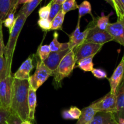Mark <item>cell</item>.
I'll return each mask as SVG.
<instances>
[{
  "label": "cell",
  "mask_w": 124,
  "mask_h": 124,
  "mask_svg": "<svg viewBox=\"0 0 124 124\" xmlns=\"http://www.w3.org/2000/svg\"><path fill=\"white\" fill-rule=\"evenodd\" d=\"M27 18L24 14L18 13V15L16 17V21L14 25L12 27V30L9 31V38H8L7 45L5 46L4 56L7 62L8 69L10 70L11 67H12L13 53L15 49L16 45L17 40H18L19 33L25 24Z\"/></svg>",
  "instance_id": "cell-2"
},
{
  "label": "cell",
  "mask_w": 124,
  "mask_h": 124,
  "mask_svg": "<svg viewBox=\"0 0 124 124\" xmlns=\"http://www.w3.org/2000/svg\"><path fill=\"white\" fill-rule=\"evenodd\" d=\"M96 111L91 106L84 108L81 110V115L76 124H89L95 116Z\"/></svg>",
  "instance_id": "cell-18"
},
{
  "label": "cell",
  "mask_w": 124,
  "mask_h": 124,
  "mask_svg": "<svg viewBox=\"0 0 124 124\" xmlns=\"http://www.w3.org/2000/svg\"><path fill=\"white\" fill-rule=\"evenodd\" d=\"M12 75V71L8 69L4 56L0 55V81Z\"/></svg>",
  "instance_id": "cell-24"
},
{
  "label": "cell",
  "mask_w": 124,
  "mask_h": 124,
  "mask_svg": "<svg viewBox=\"0 0 124 124\" xmlns=\"http://www.w3.org/2000/svg\"><path fill=\"white\" fill-rule=\"evenodd\" d=\"M124 77V53L121 62L110 78H108L110 85V93L116 94V90Z\"/></svg>",
  "instance_id": "cell-12"
},
{
  "label": "cell",
  "mask_w": 124,
  "mask_h": 124,
  "mask_svg": "<svg viewBox=\"0 0 124 124\" xmlns=\"http://www.w3.org/2000/svg\"><path fill=\"white\" fill-rule=\"evenodd\" d=\"M102 47L103 45L96 44L90 42H84L81 46L73 50L76 64L84 58L92 56H94L101 50Z\"/></svg>",
  "instance_id": "cell-8"
},
{
  "label": "cell",
  "mask_w": 124,
  "mask_h": 124,
  "mask_svg": "<svg viewBox=\"0 0 124 124\" xmlns=\"http://www.w3.org/2000/svg\"><path fill=\"white\" fill-rule=\"evenodd\" d=\"M96 112H110L115 114L116 112V96L109 92L101 99L90 104Z\"/></svg>",
  "instance_id": "cell-5"
},
{
  "label": "cell",
  "mask_w": 124,
  "mask_h": 124,
  "mask_svg": "<svg viewBox=\"0 0 124 124\" xmlns=\"http://www.w3.org/2000/svg\"><path fill=\"white\" fill-rule=\"evenodd\" d=\"M80 20L81 19L78 18L76 29L71 33L69 38L70 39L68 43L69 44V48L71 50H75L85 42L87 35L91 29L90 25L88 24L86 29L83 31H80Z\"/></svg>",
  "instance_id": "cell-9"
},
{
  "label": "cell",
  "mask_w": 124,
  "mask_h": 124,
  "mask_svg": "<svg viewBox=\"0 0 124 124\" xmlns=\"http://www.w3.org/2000/svg\"><path fill=\"white\" fill-rule=\"evenodd\" d=\"M0 32H1V35H0V55H4V49L5 46L3 43V39H2V25H0Z\"/></svg>",
  "instance_id": "cell-37"
},
{
  "label": "cell",
  "mask_w": 124,
  "mask_h": 124,
  "mask_svg": "<svg viewBox=\"0 0 124 124\" xmlns=\"http://www.w3.org/2000/svg\"><path fill=\"white\" fill-rule=\"evenodd\" d=\"M37 53L39 59L41 61L44 62L48 58L50 53H51V50L49 46H48V45H44V46H40L38 48V49Z\"/></svg>",
  "instance_id": "cell-27"
},
{
  "label": "cell",
  "mask_w": 124,
  "mask_h": 124,
  "mask_svg": "<svg viewBox=\"0 0 124 124\" xmlns=\"http://www.w3.org/2000/svg\"><path fill=\"white\" fill-rule=\"evenodd\" d=\"M107 2L110 4V6L113 8L114 10H115V4H114V2L113 0H105Z\"/></svg>",
  "instance_id": "cell-39"
},
{
  "label": "cell",
  "mask_w": 124,
  "mask_h": 124,
  "mask_svg": "<svg viewBox=\"0 0 124 124\" xmlns=\"http://www.w3.org/2000/svg\"><path fill=\"white\" fill-rule=\"evenodd\" d=\"M30 87L29 79H13L10 111L23 121L29 120L28 95Z\"/></svg>",
  "instance_id": "cell-1"
},
{
  "label": "cell",
  "mask_w": 124,
  "mask_h": 124,
  "mask_svg": "<svg viewBox=\"0 0 124 124\" xmlns=\"http://www.w3.org/2000/svg\"><path fill=\"white\" fill-rule=\"evenodd\" d=\"M78 8L76 0H65L62 4V10L66 14L69 12Z\"/></svg>",
  "instance_id": "cell-28"
},
{
  "label": "cell",
  "mask_w": 124,
  "mask_h": 124,
  "mask_svg": "<svg viewBox=\"0 0 124 124\" xmlns=\"http://www.w3.org/2000/svg\"><path fill=\"white\" fill-rule=\"evenodd\" d=\"M16 11V9H14L13 11H12V12L7 15V16L6 17L5 20L4 21L3 24H2L4 25V26L6 27L8 29L9 31L12 30V27H13L15 23L16 18L15 15Z\"/></svg>",
  "instance_id": "cell-29"
},
{
  "label": "cell",
  "mask_w": 124,
  "mask_h": 124,
  "mask_svg": "<svg viewBox=\"0 0 124 124\" xmlns=\"http://www.w3.org/2000/svg\"><path fill=\"white\" fill-rule=\"evenodd\" d=\"M71 50L69 48V46H68L58 52H51L48 58L44 61V63L53 72L56 70L64 57Z\"/></svg>",
  "instance_id": "cell-11"
},
{
  "label": "cell",
  "mask_w": 124,
  "mask_h": 124,
  "mask_svg": "<svg viewBox=\"0 0 124 124\" xmlns=\"http://www.w3.org/2000/svg\"><path fill=\"white\" fill-rule=\"evenodd\" d=\"M93 58L94 56H92L82 59L77 62V67L84 71H92L94 69V64L93 62Z\"/></svg>",
  "instance_id": "cell-21"
},
{
  "label": "cell",
  "mask_w": 124,
  "mask_h": 124,
  "mask_svg": "<svg viewBox=\"0 0 124 124\" xmlns=\"http://www.w3.org/2000/svg\"><path fill=\"white\" fill-rule=\"evenodd\" d=\"M58 36H59V35H58V32L55 31L53 34V41L50 42L49 45L51 52H58V51L62 49L64 47L69 46L68 42H65V43H61V42H59L58 41Z\"/></svg>",
  "instance_id": "cell-25"
},
{
  "label": "cell",
  "mask_w": 124,
  "mask_h": 124,
  "mask_svg": "<svg viewBox=\"0 0 124 124\" xmlns=\"http://www.w3.org/2000/svg\"><path fill=\"white\" fill-rule=\"evenodd\" d=\"M91 72L94 77L99 79L107 78V74L106 71L101 69H93Z\"/></svg>",
  "instance_id": "cell-34"
},
{
  "label": "cell",
  "mask_w": 124,
  "mask_h": 124,
  "mask_svg": "<svg viewBox=\"0 0 124 124\" xmlns=\"http://www.w3.org/2000/svg\"><path fill=\"white\" fill-rule=\"evenodd\" d=\"M89 124H118V122L113 113L97 112Z\"/></svg>",
  "instance_id": "cell-16"
},
{
  "label": "cell",
  "mask_w": 124,
  "mask_h": 124,
  "mask_svg": "<svg viewBox=\"0 0 124 124\" xmlns=\"http://www.w3.org/2000/svg\"><path fill=\"white\" fill-rule=\"evenodd\" d=\"M33 68V59L32 58L29 57L21 64L20 67L13 75V78L19 80L29 79L30 76V72Z\"/></svg>",
  "instance_id": "cell-14"
},
{
  "label": "cell",
  "mask_w": 124,
  "mask_h": 124,
  "mask_svg": "<svg viewBox=\"0 0 124 124\" xmlns=\"http://www.w3.org/2000/svg\"><path fill=\"white\" fill-rule=\"evenodd\" d=\"M118 124H124V119L122 118H118L117 119Z\"/></svg>",
  "instance_id": "cell-41"
},
{
  "label": "cell",
  "mask_w": 124,
  "mask_h": 124,
  "mask_svg": "<svg viewBox=\"0 0 124 124\" xmlns=\"http://www.w3.org/2000/svg\"><path fill=\"white\" fill-rule=\"evenodd\" d=\"M81 115V110L76 107H71L69 110H64L62 113V116L64 119H79Z\"/></svg>",
  "instance_id": "cell-20"
},
{
  "label": "cell",
  "mask_w": 124,
  "mask_h": 124,
  "mask_svg": "<svg viewBox=\"0 0 124 124\" xmlns=\"http://www.w3.org/2000/svg\"><path fill=\"white\" fill-rule=\"evenodd\" d=\"M13 75L0 81V106L10 110L13 88Z\"/></svg>",
  "instance_id": "cell-6"
},
{
  "label": "cell",
  "mask_w": 124,
  "mask_h": 124,
  "mask_svg": "<svg viewBox=\"0 0 124 124\" xmlns=\"http://www.w3.org/2000/svg\"><path fill=\"white\" fill-rule=\"evenodd\" d=\"M31 0H18V4H17V6H18L20 4H25L29 2L30 1H31Z\"/></svg>",
  "instance_id": "cell-38"
},
{
  "label": "cell",
  "mask_w": 124,
  "mask_h": 124,
  "mask_svg": "<svg viewBox=\"0 0 124 124\" xmlns=\"http://www.w3.org/2000/svg\"><path fill=\"white\" fill-rule=\"evenodd\" d=\"M52 4V2L51 1L48 4L39 8L38 12L39 19H48Z\"/></svg>",
  "instance_id": "cell-30"
},
{
  "label": "cell",
  "mask_w": 124,
  "mask_h": 124,
  "mask_svg": "<svg viewBox=\"0 0 124 124\" xmlns=\"http://www.w3.org/2000/svg\"><path fill=\"white\" fill-rule=\"evenodd\" d=\"M75 65V53L73 50H71L64 57L56 70L52 72V76L54 78V83L57 88L61 86L62 81L64 78L71 75Z\"/></svg>",
  "instance_id": "cell-3"
},
{
  "label": "cell",
  "mask_w": 124,
  "mask_h": 124,
  "mask_svg": "<svg viewBox=\"0 0 124 124\" xmlns=\"http://www.w3.org/2000/svg\"><path fill=\"white\" fill-rule=\"evenodd\" d=\"M117 18L124 16V0H117V11H116Z\"/></svg>",
  "instance_id": "cell-35"
},
{
  "label": "cell",
  "mask_w": 124,
  "mask_h": 124,
  "mask_svg": "<svg viewBox=\"0 0 124 124\" xmlns=\"http://www.w3.org/2000/svg\"><path fill=\"white\" fill-rule=\"evenodd\" d=\"M88 24L90 25L91 29L84 42H90L104 46L107 42L113 41V38L107 30H100L95 26L93 20Z\"/></svg>",
  "instance_id": "cell-7"
},
{
  "label": "cell",
  "mask_w": 124,
  "mask_h": 124,
  "mask_svg": "<svg viewBox=\"0 0 124 124\" xmlns=\"http://www.w3.org/2000/svg\"><path fill=\"white\" fill-rule=\"evenodd\" d=\"M116 112L115 114L116 119H124V77L118 86L116 92Z\"/></svg>",
  "instance_id": "cell-13"
},
{
  "label": "cell",
  "mask_w": 124,
  "mask_h": 124,
  "mask_svg": "<svg viewBox=\"0 0 124 124\" xmlns=\"http://www.w3.org/2000/svg\"><path fill=\"white\" fill-rule=\"evenodd\" d=\"M114 2V4H115V12H116L117 11V0H113Z\"/></svg>",
  "instance_id": "cell-43"
},
{
  "label": "cell",
  "mask_w": 124,
  "mask_h": 124,
  "mask_svg": "<svg viewBox=\"0 0 124 124\" xmlns=\"http://www.w3.org/2000/svg\"><path fill=\"white\" fill-rule=\"evenodd\" d=\"M11 113L10 110L0 106V124H7Z\"/></svg>",
  "instance_id": "cell-32"
},
{
  "label": "cell",
  "mask_w": 124,
  "mask_h": 124,
  "mask_svg": "<svg viewBox=\"0 0 124 124\" xmlns=\"http://www.w3.org/2000/svg\"><path fill=\"white\" fill-rule=\"evenodd\" d=\"M22 124H32L31 122L30 121H25L22 122Z\"/></svg>",
  "instance_id": "cell-42"
},
{
  "label": "cell",
  "mask_w": 124,
  "mask_h": 124,
  "mask_svg": "<svg viewBox=\"0 0 124 124\" xmlns=\"http://www.w3.org/2000/svg\"><path fill=\"white\" fill-rule=\"evenodd\" d=\"M42 1V0H31L29 2L23 4L18 13H23L28 18Z\"/></svg>",
  "instance_id": "cell-19"
},
{
  "label": "cell",
  "mask_w": 124,
  "mask_h": 124,
  "mask_svg": "<svg viewBox=\"0 0 124 124\" xmlns=\"http://www.w3.org/2000/svg\"><path fill=\"white\" fill-rule=\"evenodd\" d=\"M111 15V14H109L107 16L102 15L101 16L95 18L93 17V20L95 26L100 30H106L108 25L110 24L109 18H110Z\"/></svg>",
  "instance_id": "cell-22"
},
{
  "label": "cell",
  "mask_w": 124,
  "mask_h": 124,
  "mask_svg": "<svg viewBox=\"0 0 124 124\" xmlns=\"http://www.w3.org/2000/svg\"><path fill=\"white\" fill-rule=\"evenodd\" d=\"M38 24L43 31H47L51 30L52 22L48 19H39L38 21Z\"/></svg>",
  "instance_id": "cell-33"
},
{
  "label": "cell",
  "mask_w": 124,
  "mask_h": 124,
  "mask_svg": "<svg viewBox=\"0 0 124 124\" xmlns=\"http://www.w3.org/2000/svg\"><path fill=\"white\" fill-rule=\"evenodd\" d=\"M18 0H0V25L8 14L14 9H17Z\"/></svg>",
  "instance_id": "cell-15"
},
{
  "label": "cell",
  "mask_w": 124,
  "mask_h": 124,
  "mask_svg": "<svg viewBox=\"0 0 124 124\" xmlns=\"http://www.w3.org/2000/svg\"><path fill=\"white\" fill-rule=\"evenodd\" d=\"M37 98L36 91L34 90L30 86L28 95V107H29V120L33 121L35 119V114L36 110Z\"/></svg>",
  "instance_id": "cell-17"
},
{
  "label": "cell",
  "mask_w": 124,
  "mask_h": 124,
  "mask_svg": "<svg viewBox=\"0 0 124 124\" xmlns=\"http://www.w3.org/2000/svg\"><path fill=\"white\" fill-rule=\"evenodd\" d=\"M61 10H62V5L57 3H53L52 2V4L50 8V14L48 18V20L52 22L53 18L57 15V14L59 13V12Z\"/></svg>",
  "instance_id": "cell-31"
},
{
  "label": "cell",
  "mask_w": 124,
  "mask_h": 124,
  "mask_svg": "<svg viewBox=\"0 0 124 124\" xmlns=\"http://www.w3.org/2000/svg\"><path fill=\"white\" fill-rule=\"evenodd\" d=\"M52 75V71L45 65L44 62L39 59L36 62L35 73L30 76L29 79L30 86L36 92Z\"/></svg>",
  "instance_id": "cell-4"
},
{
  "label": "cell",
  "mask_w": 124,
  "mask_h": 124,
  "mask_svg": "<svg viewBox=\"0 0 124 124\" xmlns=\"http://www.w3.org/2000/svg\"><path fill=\"white\" fill-rule=\"evenodd\" d=\"M106 30L111 35L114 41L124 47V16L117 18L115 23H110Z\"/></svg>",
  "instance_id": "cell-10"
},
{
  "label": "cell",
  "mask_w": 124,
  "mask_h": 124,
  "mask_svg": "<svg viewBox=\"0 0 124 124\" xmlns=\"http://www.w3.org/2000/svg\"><path fill=\"white\" fill-rule=\"evenodd\" d=\"M22 122L23 121L18 116L11 114L8 119L7 124H22Z\"/></svg>",
  "instance_id": "cell-36"
},
{
  "label": "cell",
  "mask_w": 124,
  "mask_h": 124,
  "mask_svg": "<svg viewBox=\"0 0 124 124\" xmlns=\"http://www.w3.org/2000/svg\"><path fill=\"white\" fill-rule=\"evenodd\" d=\"M65 0H52V2L53 3H57L59 4L62 5L63 4V2L65 1Z\"/></svg>",
  "instance_id": "cell-40"
},
{
  "label": "cell",
  "mask_w": 124,
  "mask_h": 124,
  "mask_svg": "<svg viewBox=\"0 0 124 124\" xmlns=\"http://www.w3.org/2000/svg\"><path fill=\"white\" fill-rule=\"evenodd\" d=\"M65 15V13L62 10H61L57 15L52 21L51 30H61L62 28V24L64 23Z\"/></svg>",
  "instance_id": "cell-23"
},
{
  "label": "cell",
  "mask_w": 124,
  "mask_h": 124,
  "mask_svg": "<svg viewBox=\"0 0 124 124\" xmlns=\"http://www.w3.org/2000/svg\"><path fill=\"white\" fill-rule=\"evenodd\" d=\"M79 19H81L83 16L87 14H92V6L88 1H84L81 4L78 5Z\"/></svg>",
  "instance_id": "cell-26"
}]
</instances>
